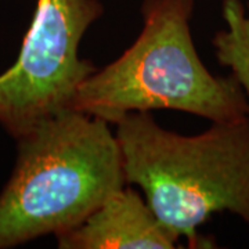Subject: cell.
<instances>
[{
  "label": "cell",
  "mask_w": 249,
  "mask_h": 249,
  "mask_svg": "<svg viewBox=\"0 0 249 249\" xmlns=\"http://www.w3.org/2000/svg\"><path fill=\"white\" fill-rule=\"evenodd\" d=\"M194 0H144V28L118 60L83 80L71 109L118 124L130 112L176 109L229 122L249 116L234 75L206 70L190 32Z\"/></svg>",
  "instance_id": "3957f363"
},
{
  "label": "cell",
  "mask_w": 249,
  "mask_h": 249,
  "mask_svg": "<svg viewBox=\"0 0 249 249\" xmlns=\"http://www.w3.org/2000/svg\"><path fill=\"white\" fill-rule=\"evenodd\" d=\"M57 237L61 249H173L178 238L134 190L122 187L79 226Z\"/></svg>",
  "instance_id": "5b68a950"
},
{
  "label": "cell",
  "mask_w": 249,
  "mask_h": 249,
  "mask_svg": "<svg viewBox=\"0 0 249 249\" xmlns=\"http://www.w3.org/2000/svg\"><path fill=\"white\" fill-rule=\"evenodd\" d=\"M103 13L98 0H36L17 62L0 75V124L13 137L71 109L83 80L97 71L78 50Z\"/></svg>",
  "instance_id": "277c9868"
},
{
  "label": "cell",
  "mask_w": 249,
  "mask_h": 249,
  "mask_svg": "<svg viewBox=\"0 0 249 249\" xmlns=\"http://www.w3.org/2000/svg\"><path fill=\"white\" fill-rule=\"evenodd\" d=\"M17 142L0 194V249L71 230L126 184L121 145L103 119L67 109Z\"/></svg>",
  "instance_id": "7a4b0ae2"
},
{
  "label": "cell",
  "mask_w": 249,
  "mask_h": 249,
  "mask_svg": "<svg viewBox=\"0 0 249 249\" xmlns=\"http://www.w3.org/2000/svg\"><path fill=\"white\" fill-rule=\"evenodd\" d=\"M126 183L137 184L155 216L190 248H209L198 227L219 212L249 226V116L196 136L160 127L150 112L116 124Z\"/></svg>",
  "instance_id": "6da1fadb"
},
{
  "label": "cell",
  "mask_w": 249,
  "mask_h": 249,
  "mask_svg": "<svg viewBox=\"0 0 249 249\" xmlns=\"http://www.w3.org/2000/svg\"><path fill=\"white\" fill-rule=\"evenodd\" d=\"M226 29L216 32L213 43L217 61L231 70L249 101V4L241 0H223Z\"/></svg>",
  "instance_id": "8992f818"
}]
</instances>
